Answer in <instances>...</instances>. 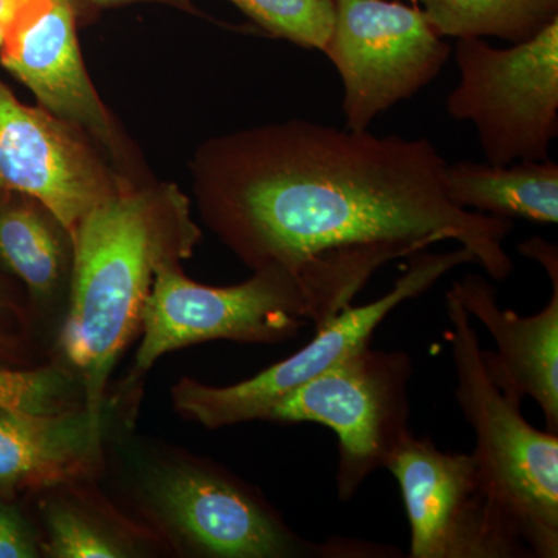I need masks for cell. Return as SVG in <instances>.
Returning a JSON list of instances; mask_svg holds the SVG:
<instances>
[{
    "label": "cell",
    "instance_id": "obj_1",
    "mask_svg": "<svg viewBox=\"0 0 558 558\" xmlns=\"http://www.w3.org/2000/svg\"><path fill=\"white\" fill-rule=\"evenodd\" d=\"M447 160L428 138L374 135L312 121L220 149L209 219L253 269L300 266L337 250L457 241L494 281L512 275L513 222L447 199Z\"/></svg>",
    "mask_w": 558,
    "mask_h": 558
},
{
    "label": "cell",
    "instance_id": "obj_2",
    "mask_svg": "<svg viewBox=\"0 0 558 558\" xmlns=\"http://www.w3.org/2000/svg\"><path fill=\"white\" fill-rule=\"evenodd\" d=\"M199 240L189 202L172 189L117 191L73 234L72 288L60 347L98 432L110 374L138 332L157 269L189 258Z\"/></svg>",
    "mask_w": 558,
    "mask_h": 558
},
{
    "label": "cell",
    "instance_id": "obj_3",
    "mask_svg": "<svg viewBox=\"0 0 558 558\" xmlns=\"http://www.w3.org/2000/svg\"><path fill=\"white\" fill-rule=\"evenodd\" d=\"M417 248L374 244L337 250L300 266L267 264L241 284H197L179 269L161 264L142 311V343L130 381L175 349L215 340L275 344L315 330L352 306L377 270Z\"/></svg>",
    "mask_w": 558,
    "mask_h": 558
},
{
    "label": "cell",
    "instance_id": "obj_4",
    "mask_svg": "<svg viewBox=\"0 0 558 558\" xmlns=\"http://www.w3.org/2000/svg\"><path fill=\"white\" fill-rule=\"evenodd\" d=\"M447 332L459 409L473 433L472 451L492 494L519 529L534 558L558 557V436L529 424L523 400L495 385L472 317L451 290Z\"/></svg>",
    "mask_w": 558,
    "mask_h": 558
},
{
    "label": "cell",
    "instance_id": "obj_5",
    "mask_svg": "<svg viewBox=\"0 0 558 558\" xmlns=\"http://www.w3.org/2000/svg\"><path fill=\"white\" fill-rule=\"evenodd\" d=\"M138 498L150 519L193 556L211 558H376L379 545L299 537L258 492L194 459L150 462Z\"/></svg>",
    "mask_w": 558,
    "mask_h": 558
},
{
    "label": "cell",
    "instance_id": "obj_6",
    "mask_svg": "<svg viewBox=\"0 0 558 558\" xmlns=\"http://www.w3.org/2000/svg\"><path fill=\"white\" fill-rule=\"evenodd\" d=\"M454 61L461 78L447 112L475 126L487 163L550 159L558 135V20L506 49L458 39Z\"/></svg>",
    "mask_w": 558,
    "mask_h": 558
},
{
    "label": "cell",
    "instance_id": "obj_7",
    "mask_svg": "<svg viewBox=\"0 0 558 558\" xmlns=\"http://www.w3.org/2000/svg\"><path fill=\"white\" fill-rule=\"evenodd\" d=\"M411 374L407 352L368 344L279 400L266 421L332 429L339 438L337 494L348 502L376 470L387 469L410 433Z\"/></svg>",
    "mask_w": 558,
    "mask_h": 558
},
{
    "label": "cell",
    "instance_id": "obj_8",
    "mask_svg": "<svg viewBox=\"0 0 558 558\" xmlns=\"http://www.w3.org/2000/svg\"><path fill=\"white\" fill-rule=\"evenodd\" d=\"M464 264H475V258L465 247L446 253L418 252L410 256L409 267L388 293L363 306L347 307L315 330L311 343L270 368L260 371L252 379L230 387H211L193 379L180 380L171 392L175 411L209 429L266 421L279 400L359 349L368 347L374 330L399 304L428 292L440 278Z\"/></svg>",
    "mask_w": 558,
    "mask_h": 558
},
{
    "label": "cell",
    "instance_id": "obj_9",
    "mask_svg": "<svg viewBox=\"0 0 558 558\" xmlns=\"http://www.w3.org/2000/svg\"><path fill=\"white\" fill-rule=\"evenodd\" d=\"M387 469L409 515L411 558H534L472 453L410 432Z\"/></svg>",
    "mask_w": 558,
    "mask_h": 558
},
{
    "label": "cell",
    "instance_id": "obj_10",
    "mask_svg": "<svg viewBox=\"0 0 558 558\" xmlns=\"http://www.w3.org/2000/svg\"><path fill=\"white\" fill-rule=\"evenodd\" d=\"M336 2V24L323 53L343 84L347 130L368 131L377 117L436 80L451 47L417 5L399 0Z\"/></svg>",
    "mask_w": 558,
    "mask_h": 558
},
{
    "label": "cell",
    "instance_id": "obj_11",
    "mask_svg": "<svg viewBox=\"0 0 558 558\" xmlns=\"http://www.w3.org/2000/svg\"><path fill=\"white\" fill-rule=\"evenodd\" d=\"M105 168L69 123L22 105L0 81V197L38 202L68 231L116 194Z\"/></svg>",
    "mask_w": 558,
    "mask_h": 558
},
{
    "label": "cell",
    "instance_id": "obj_12",
    "mask_svg": "<svg viewBox=\"0 0 558 558\" xmlns=\"http://www.w3.org/2000/svg\"><path fill=\"white\" fill-rule=\"evenodd\" d=\"M520 253L537 260L553 284L548 304L538 314L520 317L499 306L497 290L480 275L454 281L450 290L497 343L495 352L483 349L495 385L512 398L534 399L549 432L558 433V250L543 238H532L521 242Z\"/></svg>",
    "mask_w": 558,
    "mask_h": 558
},
{
    "label": "cell",
    "instance_id": "obj_13",
    "mask_svg": "<svg viewBox=\"0 0 558 558\" xmlns=\"http://www.w3.org/2000/svg\"><path fill=\"white\" fill-rule=\"evenodd\" d=\"M0 61L44 109L112 145L108 112L80 53L76 0H24L3 35Z\"/></svg>",
    "mask_w": 558,
    "mask_h": 558
},
{
    "label": "cell",
    "instance_id": "obj_14",
    "mask_svg": "<svg viewBox=\"0 0 558 558\" xmlns=\"http://www.w3.org/2000/svg\"><path fill=\"white\" fill-rule=\"evenodd\" d=\"M102 432L86 410L0 409V486L46 487L78 478L100 458Z\"/></svg>",
    "mask_w": 558,
    "mask_h": 558
},
{
    "label": "cell",
    "instance_id": "obj_15",
    "mask_svg": "<svg viewBox=\"0 0 558 558\" xmlns=\"http://www.w3.org/2000/svg\"><path fill=\"white\" fill-rule=\"evenodd\" d=\"M442 185L447 199L459 208L494 218L558 222V165L550 159L510 165L447 161Z\"/></svg>",
    "mask_w": 558,
    "mask_h": 558
},
{
    "label": "cell",
    "instance_id": "obj_16",
    "mask_svg": "<svg viewBox=\"0 0 558 558\" xmlns=\"http://www.w3.org/2000/svg\"><path fill=\"white\" fill-rule=\"evenodd\" d=\"M68 231L38 202L0 204V260L38 300L60 289L68 269Z\"/></svg>",
    "mask_w": 558,
    "mask_h": 558
},
{
    "label": "cell",
    "instance_id": "obj_17",
    "mask_svg": "<svg viewBox=\"0 0 558 558\" xmlns=\"http://www.w3.org/2000/svg\"><path fill=\"white\" fill-rule=\"evenodd\" d=\"M442 38L520 44L558 20V0H413Z\"/></svg>",
    "mask_w": 558,
    "mask_h": 558
},
{
    "label": "cell",
    "instance_id": "obj_18",
    "mask_svg": "<svg viewBox=\"0 0 558 558\" xmlns=\"http://www.w3.org/2000/svg\"><path fill=\"white\" fill-rule=\"evenodd\" d=\"M277 38L325 50L336 24V0H229Z\"/></svg>",
    "mask_w": 558,
    "mask_h": 558
},
{
    "label": "cell",
    "instance_id": "obj_19",
    "mask_svg": "<svg viewBox=\"0 0 558 558\" xmlns=\"http://www.w3.org/2000/svg\"><path fill=\"white\" fill-rule=\"evenodd\" d=\"M0 409L58 414L84 409L78 377L58 366L0 368Z\"/></svg>",
    "mask_w": 558,
    "mask_h": 558
},
{
    "label": "cell",
    "instance_id": "obj_20",
    "mask_svg": "<svg viewBox=\"0 0 558 558\" xmlns=\"http://www.w3.org/2000/svg\"><path fill=\"white\" fill-rule=\"evenodd\" d=\"M47 542L54 558H121L132 548L100 521L68 505H51L46 512Z\"/></svg>",
    "mask_w": 558,
    "mask_h": 558
},
{
    "label": "cell",
    "instance_id": "obj_21",
    "mask_svg": "<svg viewBox=\"0 0 558 558\" xmlns=\"http://www.w3.org/2000/svg\"><path fill=\"white\" fill-rule=\"evenodd\" d=\"M38 546L31 527L11 509L0 506V558H33Z\"/></svg>",
    "mask_w": 558,
    "mask_h": 558
},
{
    "label": "cell",
    "instance_id": "obj_22",
    "mask_svg": "<svg viewBox=\"0 0 558 558\" xmlns=\"http://www.w3.org/2000/svg\"><path fill=\"white\" fill-rule=\"evenodd\" d=\"M24 0H0V46H2L3 35L9 28L11 20L20 9Z\"/></svg>",
    "mask_w": 558,
    "mask_h": 558
},
{
    "label": "cell",
    "instance_id": "obj_23",
    "mask_svg": "<svg viewBox=\"0 0 558 558\" xmlns=\"http://www.w3.org/2000/svg\"><path fill=\"white\" fill-rule=\"evenodd\" d=\"M17 318H20V314H17L16 304L10 300L5 290L0 286V332H3V323L14 322Z\"/></svg>",
    "mask_w": 558,
    "mask_h": 558
},
{
    "label": "cell",
    "instance_id": "obj_24",
    "mask_svg": "<svg viewBox=\"0 0 558 558\" xmlns=\"http://www.w3.org/2000/svg\"><path fill=\"white\" fill-rule=\"evenodd\" d=\"M90 2L97 3V5H121V3L138 2V0H90ZM143 2V0H140ZM148 2H163L170 3V5L180 7V9L190 10V0H148Z\"/></svg>",
    "mask_w": 558,
    "mask_h": 558
},
{
    "label": "cell",
    "instance_id": "obj_25",
    "mask_svg": "<svg viewBox=\"0 0 558 558\" xmlns=\"http://www.w3.org/2000/svg\"><path fill=\"white\" fill-rule=\"evenodd\" d=\"M17 359L14 340L9 333L0 332V362H13Z\"/></svg>",
    "mask_w": 558,
    "mask_h": 558
}]
</instances>
